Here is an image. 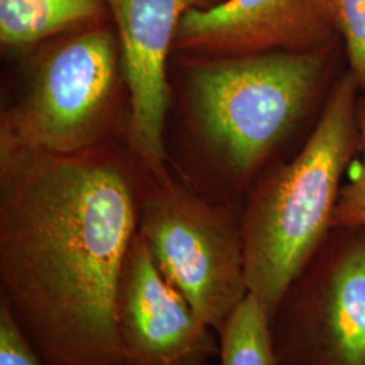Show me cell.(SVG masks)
<instances>
[{"label": "cell", "mask_w": 365, "mask_h": 365, "mask_svg": "<svg viewBox=\"0 0 365 365\" xmlns=\"http://www.w3.org/2000/svg\"><path fill=\"white\" fill-rule=\"evenodd\" d=\"M138 191L110 161L0 146V299L48 365H123L118 283Z\"/></svg>", "instance_id": "obj_1"}, {"label": "cell", "mask_w": 365, "mask_h": 365, "mask_svg": "<svg viewBox=\"0 0 365 365\" xmlns=\"http://www.w3.org/2000/svg\"><path fill=\"white\" fill-rule=\"evenodd\" d=\"M360 95L346 71L327 95L299 153L262 179L242 210L249 292L269 319L286 288L333 229L342 176L360 149Z\"/></svg>", "instance_id": "obj_2"}, {"label": "cell", "mask_w": 365, "mask_h": 365, "mask_svg": "<svg viewBox=\"0 0 365 365\" xmlns=\"http://www.w3.org/2000/svg\"><path fill=\"white\" fill-rule=\"evenodd\" d=\"M339 46L212 57L191 68V117L235 188L250 180L313 108Z\"/></svg>", "instance_id": "obj_3"}, {"label": "cell", "mask_w": 365, "mask_h": 365, "mask_svg": "<svg viewBox=\"0 0 365 365\" xmlns=\"http://www.w3.org/2000/svg\"><path fill=\"white\" fill-rule=\"evenodd\" d=\"M140 197L138 235L164 277L218 331L248 297L242 211L172 182Z\"/></svg>", "instance_id": "obj_4"}, {"label": "cell", "mask_w": 365, "mask_h": 365, "mask_svg": "<svg viewBox=\"0 0 365 365\" xmlns=\"http://www.w3.org/2000/svg\"><path fill=\"white\" fill-rule=\"evenodd\" d=\"M119 66V39L106 29L54 43L39 56L19 103L3 115L0 146L86 153L103 133Z\"/></svg>", "instance_id": "obj_5"}, {"label": "cell", "mask_w": 365, "mask_h": 365, "mask_svg": "<svg viewBox=\"0 0 365 365\" xmlns=\"http://www.w3.org/2000/svg\"><path fill=\"white\" fill-rule=\"evenodd\" d=\"M279 365H365V229H331L271 317Z\"/></svg>", "instance_id": "obj_6"}, {"label": "cell", "mask_w": 365, "mask_h": 365, "mask_svg": "<svg viewBox=\"0 0 365 365\" xmlns=\"http://www.w3.org/2000/svg\"><path fill=\"white\" fill-rule=\"evenodd\" d=\"M115 322L123 365H209L220 339L157 268L141 235L118 283Z\"/></svg>", "instance_id": "obj_7"}, {"label": "cell", "mask_w": 365, "mask_h": 365, "mask_svg": "<svg viewBox=\"0 0 365 365\" xmlns=\"http://www.w3.org/2000/svg\"><path fill=\"white\" fill-rule=\"evenodd\" d=\"M120 46L130 95V144L155 180L165 172L164 126L170 102L167 60L182 16L211 0H105Z\"/></svg>", "instance_id": "obj_8"}, {"label": "cell", "mask_w": 365, "mask_h": 365, "mask_svg": "<svg viewBox=\"0 0 365 365\" xmlns=\"http://www.w3.org/2000/svg\"><path fill=\"white\" fill-rule=\"evenodd\" d=\"M339 43L342 39L327 0H223L185 14L173 45L230 57Z\"/></svg>", "instance_id": "obj_9"}, {"label": "cell", "mask_w": 365, "mask_h": 365, "mask_svg": "<svg viewBox=\"0 0 365 365\" xmlns=\"http://www.w3.org/2000/svg\"><path fill=\"white\" fill-rule=\"evenodd\" d=\"M102 4L103 0H0L1 45L22 49L87 25L101 16Z\"/></svg>", "instance_id": "obj_10"}, {"label": "cell", "mask_w": 365, "mask_h": 365, "mask_svg": "<svg viewBox=\"0 0 365 365\" xmlns=\"http://www.w3.org/2000/svg\"><path fill=\"white\" fill-rule=\"evenodd\" d=\"M217 334L220 365H279L269 315L252 294L235 307Z\"/></svg>", "instance_id": "obj_11"}, {"label": "cell", "mask_w": 365, "mask_h": 365, "mask_svg": "<svg viewBox=\"0 0 365 365\" xmlns=\"http://www.w3.org/2000/svg\"><path fill=\"white\" fill-rule=\"evenodd\" d=\"M342 39L349 72L365 96V0H327Z\"/></svg>", "instance_id": "obj_12"}, {"label": "cell", "mask_w": 365, "mask_h": 365, "mask_svg": "<svg viewBox=\"0 0 365 365\" xmlns=\"http://www.w3.org/2000/svg\"><path fill=\"white\" fill-rule=\"evenodd\" d=\"M357 123L361 160L351 180L344 184L333 214V229H365V96L357 103Z\"/></svg>", "instance_id": "obj_13"}, {"label": "cell", "mask_w": 365, "mask_h": 365, "mask_svg": "<svg viewBox=\"0 0 365 365\" xmlns=\"http://www.w3.org/2000/svg\"><path fill=\"white\" fill-rule=\"evenodd\" d=\"M0 365H48L3 299H0Z\"/></svg>", "instance_id": "obj_14"}]
</instances>
